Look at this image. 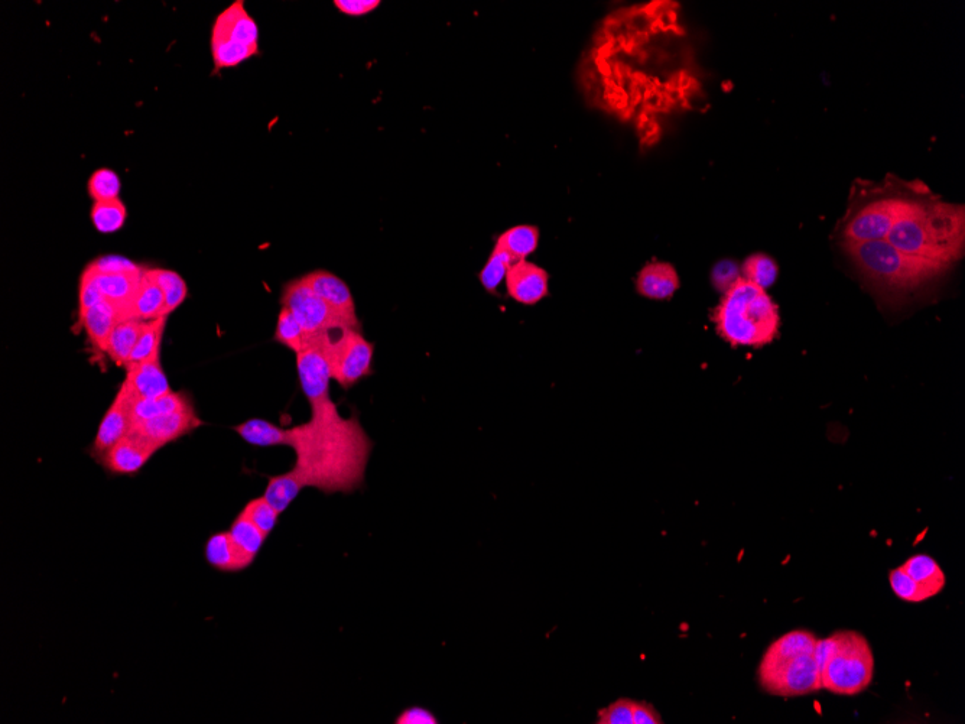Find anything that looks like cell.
Returning a JSON list of instances; mask_svg holds the SVG:
<instances>
[{
  "label": "cell",
  "instance_id": "38",
  "mask_svg": "<svg viewBox=\"0 0 965 724\" xmlns=\"http://www.w3.org/2000/svg\"><path fill=\"white\" fill-rule=\"evenodd\" d=\"M97 274L122 275V274H141L145 271L144 266L135 264L131 259L119 255H105L90 262Z\"/></svg>",
  "mask_w": 965,
  "mask_h": 724
},
{
  "label": "cell",
  "instance_id": "37",
  "mask_svg": "<svg viewBox=\"0 0 965 724\" xmlns=\"http://www.w3.org/2000/svg\"><path fill=\"white\" fill-rule=\"evenodd\" d=\"M243 514L248 516L250 521L256 525L263 534L271 535L275 531L276 525H278L279 515L275 511L274 506L266 501L263 496L261 498L252 499L246 503L245 508L242 509Z\"/></svg>",
  "mask_w": 965,
  "mask_h": 724
},
{
  "label": "cell",
  "instance_id": "17",
  "mask_svg": "<svg viewBox=\"0 0 965 724\" xmlns=\"http://www.w3.org/2000/svg\"><path fill=\"white\" fill-rule=\"evenodd\" d=\"M125 382L136 399L158 398L171 392L165 370L162 368L161 352L145 362L126 368Z\"/></svg>",
  "mask_w": 965,
  "mask_h": 724
},
{
  "label": "cell",
  "instance_id": "15",
  "mask_svg": "<svg viewBox=\"0 0 965 724\" xmlns=\"http://www.w3.org/2000/svg\"><path fill=\"white\" fill-rule=\"evenodd\" d=\"M203 420L198 417L196 405H191L164 417L152 418V420L133 424L132 430L157 444L159 448L168 446L174 441L180 440L185 435L194 433L197 428L203 427Z\"/></svg>",
  "mask_w": 965,
  "mask_h": 724
},
{
  "label": "cell",
  "instance_id": "31",
  "mask_svg": "<svg viewBox=\"0 0 965 724\" xmlns=\"http://www.w3.org/2000/svg\"><path fill=\"white\" fill-rule=\"evenodd\" d=\"M168 317L157 318V320L146 321L145 329L139 336L138 343L133 349L128 366L136 363L145 362L161 352L162 337H164L165 327H167ZM125 368V369H126Z\"/></svg>",
  "mask_w": 965,
  "mask_h": 724
},
{
  "label": "cell",
  "instance_id": "43",
  "mask_svg": "<svg viewBox=\"0 0 965 724\" xmlns=\"http://www.w3.org/2000/svg\"><path fill=\"white\" fill-rule=\"evenodd\" d=\"M333 5L339 9L341 14L359 18V16L375 12L382 5V2L380 0H334Z\"/></svg>",
  "mask_w": 965,
  "mask_h": 724
},
{
  "label": "cell",
  "instance_id": "23",
  "mask_svg": "<svg viewBox=\"0 0 965 724\" xmlns=\"http://www.w3.org/2000/svg\"><path fill=\"white\" fill-rule=\"evenodd\" d=\"M204 557L209 566L220 573H240L249 568L237 550L229 531L210 535L204 545Z\"/></svg>",
  "mask_w": 965,
  "mask_h": 724
},
{
  "label": "cell",
  "instance_id": "35",
  "mask_svg": "<svg viewBox=\"0 0 965 724\" xmlns=\"http://www.w3.org/2000/svg\"><path fill=\"white\" fill-rule=\"evenodd\" d=\"M512 265L513 262L506 253L493 249L492 255L489 256L479 274L480 284L483 285L484 290L490 294H496L497 288L505 281Z\"/></svg>",
  "mask_w": 965,
  "mask_h": 724
},
{
  "label": "cell",
  "instance_id": "22",
  "mask_svg": "<svg viewBox=\"0 0 965 724\" xmlns=\"http://www.w3.org/2000/svg\"><path fill=\"white\" fill-rule=\"evenodd\" d=\"M899 567L924 592L926 599L938 596L947 586V576L931 555H913Z\"/></svg>",
  "mask_w": 965,
  "mask_h": 724
},
{
  "label": "cell",
  "instance_id": "40",
  "mask_svg": "<svg viewBox=\"0 0 965 724\" xmlns=\"http://www.w3.org/2000/svg\"><path fill=\"white\" fill-rule=\"evenodd\" d=\"M633 704L632 698H619L610 706L597 711V722L599 724H633Z\"/></svg>",
  "mask_w": 965,
  "mask_h": 724
},
{
  "label": "cell",
  "instance_id": "39",
  "mask_svg": "<svg viewBox=\"0 0 965 724\" xmlns=\"http://www.w3.org/2000/svg\"><path fill=\"white\" fill-rule=\"evenodd\" d=\"M890 587H892L893 593L900 600H905L909 603H922L926 599L924 592L913 583L908 576H906L905 571L902 568H893L889 573Z\"/></svg>",
  "mask_w": 965,
  "mask_h": 724
},
{
  "label": "cell",
  "instance_id": "25",
  "mask_svg": "<svg viewBox=\"0 0 965 724\" xmlns=\"http://www.w3.org/2000/svg\"><path fill=\"white\" fill-rule=\"evenodd\" d=\"M161 317H167L165 316V295L152 269L146 268L133 304V318L152 321Z\"/></svg>",
  "mask_w": 965,
  "mask_h": 724
},
{
  "label": "cell",
  "instance_id": "32",
  "mask_svg": "<svg viewBox=\"0 0 965 724\" xmlns=\"http://www.w3.org/2000/svg\"><path fill=\"white\" fill-rule=\"evenodd\" d=\"M740 271H742L743 279L752 282L753 285L765 291L772 287V285H775L779 274L778 264H776L775 259L770 258V256L765 255V253L750 255L749 258L744 261Z\"/></svg>",
  "mask_w": 965,
  "mask_h": 724
},
{
  "label": "cell",
  "instance_id": "30",
  "mask_svg": "<svg viewBox=\"0 0 965 724\" xmlns=\"http://www.w3.org/2000/svg\"><path fill=\"white\" fill-rule=\"evenodd\" d=\"M93 226L103 235H112L125 226L128 210L120 198L107 201H96L90 211Z\"/></svg>",
  "mask_w": 965,
  "mask_h": 724
},
{
  "label": "cell",
  "instance_id": "6",
  "mask_svg": "<svg viewBox=\"0 0 965 724\" xmlns=\"http://www.w3.org/2000/svg\"><path fill=\"white\" fill-rule=\"evenodd\" d=\"M817 659L821 690L854 697L873 684L876 659L866 636L859 631L844 629L818 639Z\"/></svg>",
  "mask_w": 965,
  "mask_h": 724
},
{
  "label": "cell",
  "instance_id": "8",
  "mask_svg": "<svg viewBox=\"0 0 965 724\" xmlns=\"http://www.w3.org/2000/svg\"><path fill=\"white\" fill-rule=\"evenodd\" d=\"M258 51V25L246 11L245 3L235 2L214 22L211 34L214 66L217 70L239 66Z\"/></svg>",
  "mask_w": 965,
  "mask_h": 724
},
{
  "label": "cell",
  "instance_id": "12",
  "mask_svg": "<svg viewBox=\"0 0 965 724\" xmlns=\"http://www.w3.org/2000/svg\"><path fill=\"white\" fill-rule=\"evenodd\" d=\"M138 401L128 383L123 381L118 394L103 415L99 430L90 448V456L99 461L113 446L131 433L133 427V405Z\"/></svg>",
  "mask_w": 965,
  "mask_h": 724
},
{
  "label": "cell",
  "instance_id": "36",
  "mask_svg": "<svg viewBox=\"0 0 965 724\" xmlns=\"http://www.w3.org/2000/svg\"><path fill=\"white\" fill-rule=\"evenodd\" d=\"M120 188H122V184H120L119 175L109 168H100V170L93 172L89 184H87L89 196L94 203L119 198Z\"/></svg>",
  "mask_w": 965,
  "mask_h": 724
},
{
  "label": "cell",
  "instance_id": "4",
  "mask_svg": "<svg viewBox=\"0 0 965 724\" xmlns=\"http://www.w3.org/2000/svg\"><path fill=\"white\" fill-rule=\"evenodd\" d=\"M718 336L733 347H760L770 344L781 329L778 305L768 292L740 278L724 292L713 314Z\"/></svg>",
  "mask_w": 965,
  "mask_h": 724
},
{
  "label": "cell",
  "instance_id": "24",
  "mask_svg": "<svg viewBox=\"0 0 965 724\" xmlns=\"http://www.w3.org/2000/svg\"><path fill=\"white\" fill-rule=\"evenodd\" d=\"M539 229L531 224L510 227L497 237L495 249L506 253L513 264L525 261L538 248Z\"/></svg>",
  "mask_w": 965,
  "mask_h": 724
},
{
  "label": "cell",
  "instance_id": "9",
  "mask_svg": "<svg viewBox=\"0 0 965 724\" xmlns=\"http://www.w3.org/2000/svg\"><path fill=\"white\" fill-rule=\"evenodd\" d=\"M321 343L330 365L331 379L341 388H353L372 375L375 344L365 339L362 331H334L321 337Z\"/></svg>",
  "mask_w": 965,
  "mask_h": 724
},
{
  "label": "cell",
  "instance_id": "45",
  "mask_svg": "<svg viewBox=\"0 0 965 724\" xmlns=\"http://www.w3.org/2000/svg\"><path fill=\"white\" fill-rule=\"evenodd\" d=\"M664 719H662L659 711L652 706V704L646 703V701H636L633 704V724H662Z\"/></svg>",
  "mask_w": 965,
  "mask_h": 724
},
{
  "label": "cell",
  "instance_id": "34",
  "mask_svg": "<svg viewBox=\"0 0 965 724\" xmlns=\"http://www.w3.org/2000/svg\"><path fill=\"white\" fill-rule=\"evenodd\" d=\"M159 287L165 295V316H170L180 305H183L188 295L187 284L180 274L170 269H152Z\"/></svg>",
  "mask_w": 965,
  "mask_h": 724
},
{
  "label": "cell",
  "instance_id": "26",
  "mask_svg": "<svg viewBox=\"0 0 965 724\" xmlns=\"http://www.w3.org/2000/svg\"><path fill=\"white\" fill-rule=\"evenodd\" d=\"M146 321L136 320V318H131V320L120 321L115 330L110 334L109 342H107L106 355L113 360V363L120 366V368H126L131 359L133 349H135L136 343H138L139 336H141L142 331L145 329Z\"/></svg>",
  "mask_w": 965,
  "mask_h": 724
},
{
  "label": "cell",
  "instance_id": "28",
  "mask_svg": "<svg viewBox=\"0 0 965 724\" xmlns=\"http://www.w3.org/2000/svg\"><path fill=\"white\" fill-rule=\"evenodd\" d=\"M229 534L248 567L255 563L256 557L268 540V535L263 534L261 529L256 527L242 511L230 525Z\"/></svg>",
  "mask_w": 965,
  "mask_h": 724
},
{
  "label": "cell",
  "instance_id": "14",
  "mask_svg": "<svg viewBox=\"0 0 965 724\" xmlns=\"http://www.w3.org/2000/svg\"><path fill=\"white\" fill-rule=\"evenodd\" d=\"M301 278L315 295H318L331 310L343 317L354 330L362 331L352 291L343 279L324 269H317Z\"/></svg>",
  "mask_w": 965,
  "mask_h": 724
},
{
  "label": "cell",
  "instance_id": "2",
  "mask_svg": "<svg viewBox=\"0 0 965 724\" xmlns=\"http://www.w3.org/2000/svg\"><path fill=\"white\" fill-rule=\"evenodd\" d=\"M885 240L908 255L950 268L964 252V207L938 200L922 185Z\"/></svg>",
  "mask_w": 965,
  "mask_h": 724
},
{
  "label": "cell",
  "instance_id": "18",
  "mask_svg": "<svg viewBox=\"0 0 965 724\" xmlns=\"http://www.w3.org/2000/svg\"><path fill=\"white\" fill-rule=\"evenodd\" d=\"M89 268L93 271L94 278H96L105 301L115 305L126 320H131L133 318V304H135L136 294H138L142 275L145 271L141 274L106 275L97 274L92 266H89Z\"/></svg>",
  "mask_w": 965,
  "mask_h": 724
},
{
  "label": "cell",
  "instance_id": "33",
  "mask_svg": "<svg viewBox=\"0 0 965 724\" xmlns=\"http://www.w3.org/2000/svg\"><path fill=\"white\" fill-rule=\"evenodd\" d=\"M274 339L276 343L287 347L295 355L301 353L307 346V337H305L301 324L298 323L297 318L287 307H282L279 311Z\"/></svg>",
  "mask_w": 965,
  "mask_h": 724
},
{
  "label": "cell",
  "instance_id": "29",
  "mask_svg": "<svg viewBox=\"0 0 965 724\" xmlns=\"http://www.w3.org/2000/svg\"><path fill=\"white\" fill-rule=\"evenodd\" d=\"M305 488L304 482L294 469L278 476L269 477L263 498L266 499L279 515L292 505V502L300 496L302 489Z\"/></svg>",
  "mask_w": 965,
  "mask_h": 724
},
{
  "label": "cell",
  "instance_id": "5",
  "mask_svg": "<svg viewBox=\"0 0 965 724\" xmlns=\"http://www.w3.org/2000/svg\"><path fill=\"white\" fill-rule=\"evenodd\" d=\"M857 271L879 291L908 295L921 290L948 268L893 248L886 240L841 242Z\"/></svg>",
  "mask_w": 965,
  "mask_h": 724
},
{
  "label": "cell",
  "instance_id": "16",
  "mask_svg": "<svg viewBox=\"0 0 965 724\" xmlns=\"http://www.w3.org/2000/svg\"><path fill=\"white\" fill-rule=\"evenodd\" d=\"M548 281L545 269L525 259L510 266L506 275V290L516 303L535 305L547 297Z\"/></svg>",
  "mask_w": 965,
  "mask_h": 724
},
{
  "label": "cell",
  "instance_id": "20",
  "mask_svg": "<svg viewBox=\"0 0 965 724\" xmlns=\"http://www.w3.org/2000/svg\"><path fill=\"white\" fill-rule=\"evenodd\" d=\"M679 288L677 269L666 262H652L639 272L636 290L649 300H669Z\"/></svg>",
  "mask_w": 965,
  "mask_h": 724
},
{
  "label": "cell",
  "instance_id": "10",
  "mask_svg": "<svg viewBox=\"0 0 965 724\" xmlns=\"http://www.w3.org/2000/svg\"><path fill=\"white\" fill-rule=\"evenodd\" d=\"M281 304L297 318L307 342L334 331L354 330L343 317L315 295L302 278L294 279L285 285Z\"/></svg>",
  "mask_w": 965,
  "mask_h": 724
},
{
  "label": "cell",
  "instance_id": "11",
  "mask_svg": "<svg viewBox=\"0 0 965 724\" xmlns=\"http://www.w3.org/2000/svg\"><path fill=\"white\" fill-rule=\"evenodd\" d=\"M321 337L308 340L305 349L297 355L298 381L311 408L331 401V370Z\"/></svg>",
  "mask_w": 965,
  "mask_h": 724
},
{
  "label": "cell",
  "instance_id": "19",
  "mask_svg": "<svg viewBox=\"0 0 965 724\" xmlns=\"http://www.w3.org/2000/svg\"><path fill=\"white\" fill-rule=\"evenodd\" d=\"M126 318L115 305L102 301L79 317V327L86 331L94 349L105 353L110 334Z\"/></svg>",
  "mask_w": 965,
  "mask_h": 724
},
{
  "label": "cell",
  "instance_id": "13",
  "mask_svg": "<svg viewBox=\"0 0 965 724\" xmlns=\"http://www.w3.org/2000/svg\"><path fill=\"white\" fill-rule=\"evenodd\" d=\"M159 450L161 448L157 444L152 443L138 431L131 430V433L110 448L97 463L107 473L115 476H133L141 472Z\"/></svg>",
  "mask_w": 965,
  "mask_h": 724
},
{
  "label": "cell",
  "instance_id": "44",
  "mask_svg": "<svg viewBox=\"0 0 965 724\" xmlns=\"http://www.w3.org/2000/svg\"><path fill=\"white\" fill-rule=\"evenodd\" d=\"M396 724H437V716L421 706L408 707L396 717Z\"/></svg>",
  "mask_w": 965,
  "mask_h": 724
},
{
  "label": "cell",
  "instance_id": "42",
  "mask_svg": "<svg viewBox=\"0 0 965 724\" xmlns=\"http://www.w3.org/2000/svg\"><path fill=\"white\" fill-rule=\"evenodd\" d=\"M740 274H742V271H740L736 262L731 261V259H723L714 266L713 272H711V281H713L714 288L724 294L742 278Z\"/></svg>",
  "mask_w": 965,
  "mask_h": 724
},
{
  "label": "cell",
  "instance_id": "3",
  "mask_svg": "<svg viewBox=\"0 0 965 724\" xmlns=\"http://www.w3.org/2000/svg\"><path fill=\"white\" fill-rule=\"evenodd\" d=\"M818 639L808 629H794L773 641L757 667L760 688L779 698L805 697L820 691Z\"/></svg>",
  "mask_w": 965,
  "mask_h": 724
},
{
  "label": "cell",
  "instance_id": "1",
  "mask_svg": "<svg viewBox=\"0 0 965 724\" xmlns=\"http://www.w3.org/2000/svg\"><path fill=\"white\" fill-rule=\"evenodd\" d=\"M297 454L294 470L305 488L350 493L365 482L373 443L357 415L341 417L333 401L311 408L305 424L292 427Z\"/></svg>",
  "mask_w": 965,
  "mask_h": 724
},
{
  "label": "cell",
  "instance_id": "27",
  "mask_svg": "<svg viewBox=\"0 0 965 724\" xmlns=\"http://www.w3.org/2000/svg\"><path fill=\"white\" fill-rule=\"evenodd\" d=\"M194 405L193 399L187 392H168V394L152 399H138L133 405V424L164 417L172 412L180 411Z\"/></svg>",
  "mask_w": 965,
  "mask_h": 724
},
{
  "label": "cell",
  "instance_id": "21",
  "mask_svg": "<svg viewBox=\"0 0 965 724\" xmlns=\"http://www.w3.org/2000/svg\"><path fill=\"white\" fill-rule=\"evenodd\" d=\"M233 430L253 447H292L294 441L292 428L279 427L263 418H250L233 427Z\"/></svg>",
  "mask_w": 965,
  "mask_h": 724
},
{
  "label": "cell",
  "instance_id": "41",
  "mask_svg": "<svg viewBox=\"0 0 965 724\" xmlns=\"http://www.w3.org/2000/svg\"><path fill=\"white\" fill-rule=\"evenodd\" d=\"M102 301H105V298L97 285L92 269L87 266L80 277L79 317Z\"/></svg>",
  "mask_w": 965,
  "mask_h": 724
},
{
  "label": "cell",
  "instance_id": "7",
  "mask_svg": "<svg viewBox=\"0 0 965 724\" xmlns=\"http://www.w3.org/2000/svg\"><path fill=\"white\" fill-rule=\"evenodd\" d=\"M915 188L883 187L851 204L841 223V242L885 240L902 211L908 206Z\"/></svg>",
  "mask_w": 965,
  "mask_h": 724
}]
</instances>
